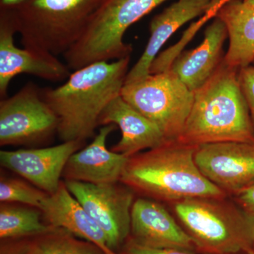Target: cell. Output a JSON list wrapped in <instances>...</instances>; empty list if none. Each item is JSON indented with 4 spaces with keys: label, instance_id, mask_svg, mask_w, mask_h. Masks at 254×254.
Here are the masks:
<instances>
[{
    "label": "cell",
    "instance_id": "6da1fadb",
    "mask_svg": "<svg viewBox=\"0 0 254 254\" xmlns=\"http://www.w3.org/2000/svg\"><path fill=\"white\" fill-rule=\"evenodd\" d=\"M129 63L127 57L91 64L73 71L61 86L41 88L43 99L58 119L62 141H86L94 136L100 115L121 95Z\"/></svg>",
    "mask_w": 254,
    "mask_h": 254
},
{
    "label": "cell",
    "instance_id": "7a4b0ae2",
    "mask_svg": "<svg viewBox=\"0 0 254 254\" xmlns=\"http://www.w3.org/2000/svg\"><path fill=\"white\" fill-rule=\"evenodd\" d=\"M197 146L167 141L128 158L120 182L142 197L173 203L198 197H225L200 171Z\"/></svg>",
    "mask_w": 254,
    "mask_h": 254
},
{
    "label": "cell",
    "instance_id": "3957f363",
    "mask_svg": "<svg viewBox=\"0 0 254 254\" xmlns=\"http://www.w3.org/2000/svg\"><path fill=\"white\" fill-rule=\"evenodd\" d=\"M239 70L222 61L213 76L193 92V102L179 141L198 145L220 142H254L248 105Z\"/></svg>",
    "mask_w": 254,
    "mask_h": 254
},
{
    "label": "cell",
    "instance_id": "277c9868",
    "mask_svg": "<svg viewBox=\"0 0 254 254\" xmlns=\"http://www.w3.org/2000/svg\"><path fill=\"white\" fill-rule=\"evenodd\" d=\"M195 247L209 254L254 250V213L225 197H198L172 203Z\"/></svg>",
    "mask_w": 254,
    "mask_h": 254
},
{
    "label": "cell",
    "instance_id": "5b68a950",
    "mask_svg": "<svg viewBox=\"0 0 254 254\" xmlns=\"http://www.w3.org/2000/svg\"><path fill=\"white\" fill-rule=\"evenodd\" d=\"M103 1L23 0L8 9L12 12L23 48L58 57L81 38Z\"/></svg>",
    "mask_w": 254,
    "mask_h": 254
},
{
    "label": "cell",
    "instance_id": "8992f818",
    "mask_svg": "<svg viewBox=\"0 0 254 254\" xmlns=\"http://www.w3.org/2000/svg\"><path fill=\"white\" fill-rule=\"evenodd\" d=\"M167 0H103L81 38L63 55L71 71L91 64L130 57L131 45L124 41L128 28Z\"/></svg>",
    "mask_w": 254,
    "mask_h": 254
},
{
    "label": "cell",
    "instance_id": "52a82bcc",
    "mask_svg": "<svg viewBox=\"0 0 254 254\" xmlns=\"http://www.w3.org/2000/svg\"><path fill=\"white\" fill-rule=\"evenodd\" d=\"M121 96L160 128L167 141H178L193 102V92L168 69L125 83Z\"/></svg>",
    "mask_w": 254,
    "mask_h": 254
},
{
    "label": "cell",
    "instance_id": "ba28073f",
    "mask_svg": "<svg viewBox=\"0 0 254 254\" xmlns=\"http://www.w3.org/2000/svg\"><path fill=\"white\" fill-rule=\"evenodd\" d=\"M58 119L30 82L0 102V145L41 143L58 133Z\"/></svg>",
    "mask_w": 254,
    "mask_h": 254
},
{
    "label": "cell",
    "instance_id": "9c48e42d",
    "mask_svg": "<svg viewBox=\"0 0 254 254\" xmlns=\"http://www.w3.org/2000/svg\"><path fill=\"white\" fill-rule=\"evenodd\" d=\"M64 182L70 193L104 232L110 249L116 252L130 234L134 192L118 182L95 185Z\"/></svg>",
    "mask_w": 254,
    "mask_h": 254
},
{
    "label": "cell",
    "instance_id": "30bf717a",
    "mask_svg": "<svg viewBox=\"0 0 254 254\" xmlns=\"http://www.w3.org/2000/svg\"><path fill=\"white\" fill-rule=\"evenodd\" d=\"M194 158L202 174L227 195L234 196L254 185V142L198 145Z\"/></svg>",
    "mask_w": 254,
    "mask_h": 254
},
{
    "label": "cell",
    "instance_id": "8fae6325",
    "mask_svg": "<svg viewBox=\"0 0 254 254\" xmlns=\"http://www.w3.org/2000/svg\"><path fill=\"white\" fill-rule=\"evenodd\" d=\"M17 33L12 12L0 8V96L6 98L11 80L18 74L33 75L52 82L66 81L71 70L58 57L42 54L14 44Z\"/></svg>",
    "mask_w": 254,
    "mask_h": 254
},
{
    "label": "cell",
    "instance_id": "7c38bea8",
    "mask_svg": "<svg viewBox=\"0 0 254 254\" xmlns=\"http://www.w3.org/2000/svg\"><path fill=\"white\" fill-rule=\"evenodd\" d=\"M84 143L71 141L46 148L1 150L0 163L3 168L51 195L59 189L60 177L68 159L81 149Z\"/></svg>",
    "mask_w": 254,
    "mask_h": 254
},
{
    "label": "cell",
    "instance_id": "4fadbf2b",
    "mask_svg": "<svg viewBox=\"0 0 254 254\" xmlns=\"http://www.w3.org/2000/svg\"><path fill=\"white\" fill-rule=\"evenodd\" d=\"M131 239L155 249H175L193 252L194 242L173 215L156 200L140 197L132 205Z\"/></svg>",
    "mask_w": 254,
    "mask_h": 254
},
{
    "label": "cell",
    "instance_id": "5bb4252c",
    "mask_svg": "<svg viewBox=\"0 0 254 254\" xmlns=\"http://www.w3.org/2000/svg\"><path fill=\"white\" fill-rule=\"evenodd\" d=\"M115 125L102 126L90 144L73 153L64 170L65 180L102 185L120 182L128 157L107 148Z\"/></svg>",
    "mask_w": 254,
    "mask_h": 254
},
{
    "label": "cell",
    "instance_id": "9a60e30c",
    "mask_svg": "<svg viewBox=\"0 0 254 254\" xmlns=\"http://www.w3.org/2000/svg\"><path fill=\"white\" fill-rule=\"evenodd\" d=\"M212 6L213 0H177L152 18L146 48L136 64L128 71L125 83L149 74L152 63L170 37L190 20L207 14Z\"/></svg>",
    "mask_w": 254,
    "mask_h": 254
},
{
    "label": "cell",
    "instance_id": "2e32d148",
    "mask_svg": "<svg viewBox=\"0 0 254 254\" xmlns=\"http://www.w3.org/2000/svg\"><path fill=\"white\" fill-rule=\"evenodd\" d=\"M98 124L99 126L117 125L120 128L121 139L111 150L128 158L167 141L160 128L128 104L121 95L105 108Z\"/></svg>",
    "mask_w": 254,
    "mask_h": 254
},
{
    "label": "cell",
    "instance_id": "e0dca14e",
    "mask_svg": "<svg viewBox=\"0 0 254 254\" xmlns=\"http://www.w3.org/2000/svg\"><path fill=\"white\" fill-rule=\"evenodd\" d=\"M40 210L45 222L50 226L64 229L91 242L104 254H119L110 249L104 232L70 193L64 182L55 193L45 198Z\"/></svg>",
    "mask_w": 254,
    "mask_h": 254
},
{
    "label": "cell",
    "instance_id": "ac0fdd59",
    "mask_svg": "<svg viewBox=\"0 0 254 254\" xmlns=\"http://www.w3.org/2000/svg\"><path fill=\"white\" fill-rule=\"evenodd\" d=\"M228 38L225 23L218 17L205 31L204 38L195 49L180 53L169 69L172 70L192 92L203 86L223 61L222 48Z\"/></svg>",
    "mask_w": 254,
    "mask_h": 254
},
{
    "label": "cell",
    "instance_id": "d6986e66",
    "mask_svg": "<svg viewBox=\"0 0 254 254\" xmlns=\"http://www.w3.org/2000/svg\"><path fill=\"white\" fill-rule=\"evenodd\" d=\"M214 17L225 23L230 40L224 63L237 70L254 60V6L243 0H213ZM213 17V18H214Z\"/></svg>",
    "mask_w": 254,
    "mask_h": 254
},
{
    "label": "cell",
    "instance_id": "ffe728a7",
    "mask_svg": "<svg viewBox=\"0 0 254 254\" xmlns=\"http://www.w3.org/2000/svg\"><path fill=\"white\" fill-rule=\"evenodd\" d=\"M42 219L40 209L19 203H1L0 238L1 240L30 238L55 228Z\"/></svg>",
    "mask_w": 254,
    "mask_h": 254
},
{
    "label": "cell",
    "instance_id": "44dd1931",
    "mask_svg": "<svg viewBox=\"0 0 254 254\" xmlns=\"http://www.w3.org/2000/svg\"><path fill=\"white\" fill-rule=\"evenodd\" d=\"M26 254H104L91 242L58 227L26 240Z\"/></svg>",
    "mask_w": 254,
    "mask_h": 254
},
{
    "label": "cell",
    "instance_id": "7402d4cb",
    "mask_svg": "<svg viewBox=\"0 0 254 254\" xmlns=\"http://www.w3.org/2000/svg\"><path fill=\"white\" fill-rule=\"evenodd\" d=\"M48 195L25 180L2 175L0 178L1 203H19L40 209Z\"/></svg>",
    "mask_w": 254,
    "mask_h": 254
},
{
    "label": "cell",
    "instance_id": "603a6c76",
    "mask_svg": "<svg viewBox=\"0 0 254 254\" xmlns=\"http://www.w3.org/2000/svg\"><path fill=\"white\" fill-rule=\"evenodd\" d=\"M239 81L245 96L254 129V66L249 65L239 70Z\"/></svg>",
    "mask_w": 254,
    "mask_h": 254
},
{
    "label": "cell",
    "instance_id": "cb8c5ba5",
    "mask_svg": "<svg viewBox=\"0 0 254 254\" xmlns=\"http://www.w3.org/2000/svg\"><path fill=\"white\" fill-rule=\"evenodd\" d=\"M123 254H194L187 251L175 249H155L136 243L132 239L127 242Z\"/></svg>",
    "mask_w": 254,
    "mask_h": 254
},
{
    "label": "cell",
    "instance_id": "d4e9b609",
    "mask_svg": "<svg viewBox=\"0 0 254 254\" xmlns=\"http://www.w3.org/2000/svg\"><path fill=\"white\" fill-rule=\"evenodd\" d=\"M0 254H26V240H4L1 242Z\"/></svg>",
    "mask_w": 254,
    "mask_h": 254
},
{
    "label": "cell",
    "instance_id": "484cf974",
    "mask_svg": "<svg viewBox=\"0 0 254 254\" xmlns=\"http://www.w3.org/2000/svg\"><path fill=\"white\" fill-rule=\"evenodd\" d=\"M234 200L242 207L254 213V185L240 193L234 195Z\"/></svg>",
    "mask_w": 254,
    "mask_h": 254
},
{
    "label": "cell",
    "instance_id": "4316f807",
    "mask_svg": "<svg viewBox=\"0 0 254 254\" xmlns=\"http://www.w3.org/2000/svg\"><path fill=\"white\" fill-rule=\"evenodd\" d=\"M23 0H0V8H11L19 4Z\"/></svg>",
    "mask_w": 254,
    "mask_h": 254
},
{
    "label": "cell",
    "instance_id": "83f0119b",
    "mask_svg": "<svg viewBox=\"0 0 254 254\" xmlns=\"http://www.w3.org/2000/svg\"><path fill=\"white\" fill-rule=\"evenodd\" d=\"M243 1L245 4L254 6V0H243Z\"/></svg>",
    "mask_w": 254,
    "mask_h": 254
},
{
    "label": "cell",
    "instance_id": "f1b7e54d",
    "mask_svg": "<svg viewBox=\"0 0 254 254\" xmlns=\"http://www.w3.org/2000/svg\"><path fill=\"white\" fill-rule=\"evenodd\" d=\"M237 254H254V250H251L250 251H247V252H242V253Z\"/></svg>",
    "mask_w": 254,
    "mask_h": 254
},
{
    "label": "cell",
    "instance_id": "f546056e",
    "mask_svg": "<svg viewBox=\"0 0 254 254\" xmlns=\"http://www.w3.org/2000/svg\"><path fill=\"white\" fill-rule=\"evenodd\" d=\"M252 64H253L254 66V60L253 63H252Z\"/></svg>",
    "mask_w": 254,
    "mask_h": 254
},
{
    "label": "cell",
    "instance_id": "4dcf8cb0",
    "mask_svg": "<svg viewBox=\"0 0 254 254\" xmlns=\"http://www.w3.org/2000/svg\"></svg>",
    "mask_w": 254,
    "mask_h": 254
}]
</instances>
